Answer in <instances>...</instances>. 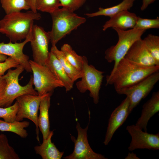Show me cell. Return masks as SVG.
<instances>
[{"label":"cell","mask_w":159,"mask_h":159,"mask_svg":"<svg viewBox=\"0 0 159 159\" xmlns=\"http://www.w3.org/2000/svg\"><path fill=\"white\" fill-rule=\"evenodd\" d=\"M159 70V65L144 66L124 58L106 77V85H113L117 93L138 83Z\"/></svg>","instance_id":"obj_1"},{"label":"cell","mask_w":159,"mask_h":159,"mask_svg":"<svg viewBox=\"0 0 159 159\" xmlns=\"http://www.w3.org/2000/svg\"><path fill=\"white\" fill-rule=\"evenodd\" d=\"M41 15L31 10L6 14L0 20V33L5 35L13 43L26 39L34 25V20H39Z\"/></svg>","instance_id":"obj_2"},{"label":"cell","mask_w":159,"mask_h":159,"mask_svg":"<svg viewBox=\"0 0 159 159\" xmlns=\"http://www.w3.org/2000/svg\"><path fill=\"white\" fill-rule=\"evenodd\" d=\"M52 21V27L49 33L52 46L57 43L73 30L85 23L86 19L78 16L66 9H58L50 14Z\"/></svg>","instance_id":"obj_3"},{"label":"cell","mask_w":159,"mask_h":159,"mask_svg":"<svg viewBox=\"0 0 159 159\" xmlns=\"http://www.w3.org/2000/svg\"><path fill=\"white\" fill-rule=\"evenodd\" d=\"M24 70V67L19 65L14 70L9 69L6 74L3 76L6 84L0 97V107H6L11 106L15 99L22 95H38L33 87V77L32 75L25 85L22 86L19 83V76Z\"/></svg>","instance_id":"obj_4"},{"label":"cell","mask_w":159,"mask_h":159,"mask_svg":"<svg viewBox=\"0 0 159 159\" xmlns=\"http://www.w3.org/2000/svg\"><path fill=\"white\" fill-rule=\"evenodd\" d=\"M112 29L117 33L118 41L116 45L111 46L106 50L105 57L109 63L114 62L113 70L119 62L124 57L133 44L141 39L146 30L136 28L126 30L115 28Z\"/></svg>","instance_id":"obj_5"},{"label":"cell","mask_w":159,"mask_h":159,"mask_svg":"<svg viewBox=\"0 0 159 159\" xmlns=\"http://www.w3.org/2000/svg\"><path fill=\"white\" fill-rule=\"evenodd\" d=\"M82 72L81 80L76 83L77 88L82 93L89 90L94 103L97 104L99 101V91L104 77L103 74L104 72L97 69L92 65H89L85 56H83Z\"/></svg>","instance_id":"obj_6"},{"label":"cell","mask_w":159,"mask_h":159,"mask_svg":"<svg viewBox=\"0 0 159 159\" xmlns=\"http://www.w3.org/2000/svg\"><path fill=\"white\" fill-rule=\"evenodd\" d=\"M29 63L33 74L34 89L38 95L52 92L57 87H64L62 82L46 66L40 65L32 60H29Z\"/></svg>","instance_id":"obj_7"},{"label":"cell","mask_w":159,"mask_h":159,"mask_svg":"<svg viewBox=\"0 0 159 159\" xmlns=\"http://www.w3.org/2000/svg\"><path fill=\"white\" fill-rule=\"evenodd\" d=\"M159 80V72H155L138 83L117 92L125 95L130 100L129 111L130 114L141 100L146 97Z\"/></svg>","instance_id":"obj_8"},{"label":"cell","mask_w":159,"mask_h":159,"mask_svg":"<svg viewBox=\"0 0 159 159\" xmlns=\"http://www.w3.org/2000/svg\"><path fill=\"white\" fill-rule=\"evenodd\" d=\"M47 94L41 96L26 94L16 99L19 104L16 120L21 121L26 118L32 121L36 126V138L38 142L40 141L38 124V111L41 100Z\"/></svg>","instance_id":"obj_9"},{"label":"cell","mask_w":159,"mask_h":159,"mask_svg":"<svg viewBox=\"0 0 159 159\" xmlns=\"http://www.w3.org/2000/svg\"><path fill=\"white\" fill-rule=\"evenodd\" d=\"M50 41L49 32L45 31L42 27L34 24L30 42L34 61L40 65H46L49 56L48 47Z\"/></svg>","instance_id":"obj_10"},{"label":"cell","mask_w":159,"mask_h":159,"mask_svg":"<svg viewBox=\"0 0 159 159\" xmlns=\"http://www.w3.org/2000/svg\"><path fill=\"white\" fill-rule=\"evenodd\" d=\"M89 124L84 129L77 122L76 128L77 137L76 139L71 135V138L74 143V148L72 153L64 158L65 159H107L102 154L94 152L90 147L87 140V130Z\"/></svg>","instance_id":"obj_11"},{"label":"cell","mask_w":159,"mask_h":159,"mask_svg":"<svg viewBox=\"0 0 159 159\" xmlns=\"http://www.w3.org/2000/svg\"><path fill=\"white\" fill-rule=\"evenodd\" d=\"M126 130L130 135L131 140L128 147L129 151L137 149L153 150L159 149V132L156 134L143 131L135 125L127 126Z\"/></svg>","instance_id":"obj_12"},{"label":"cell","mask_w":159,"mask_h":159,"mask_svg":"<svg viewBox=\"0 0 159 159\" xmlns=\"http://www.w3.org/2000/svg\"><path fill=\"white\" fill-rule=\"evenodd\" d=\"M130 100L126 97L112 113L109 119L108 126L103 143L108 145L117 130L125 122L130 114Z\"/></svg>","instance_id":"obj_13"},{"label":"cell","mask_w":159,"mask_h":159,"mask_svg":"<svg viewBox=\"0 0 159 159\" xmlns=\"http://www.w3.org/2000/svg\"><path fill=\"white\" fill-rule=\"evenodd\" d=\"M32 30V29L28 36L22 42L12 43L10 41L7 43L4 42L0 43V53L9 56L16 60L28 72H32L29 57L24 54L23 49L25 44L30 42Z\"/></svg>","instance_id":"obj_14"},{"label":"cell","mask_w":159,"mask_h":159,"mask_svg":"<svg viewBox=\"0 0 159 159\" xmlns=\"http://www.w3.org/2000/svg\"><path fill=\"white\" fill-rule=\"evenodd\" d=\"M124 58L145 66L158 65L150 53L141 38L133 44Z\"/></svg>","instance_id":"obj_15"},{"label":"cell","mask_w":159,"mask_h":159,"mask_svg":"<svg viewBox=\"0 0 159 159\" xmlns=\"http://www.w3.org/2000/svg\"><path fill=\"white\" fill-rule=\"evenodd\" d=\"M110 17L103 26V31L111 27L123 30L133 28L138 16L135 13L127 10L120 12Z\"/></svg>","instance_id":"obj_16"},{"label":"cell","mask_w":159,"mask_h":159,"mask_svg":"<svg viewBox=\"0 0 159 159\" xmlns=\"http://www.w3.org/2000/svg\"><path fill=\"white\" fill-rule=\"evenodd\" d=\"M159 111V91L153 92L151 97L142 106L140 116L135 125L145 132L150 119Z\"/></svg>","instance_id":"obj_17"},{"label":"cell","mask_w":159,"mask_h":159,"mask_svg":"<svg viewBox=\"0 0 159 159\" xmlns=\"http://www.w3.org/2000/svg\"><path fill=\"white\" fill-rule=\"evenodd\" d=\"M52 94V92L47 93L41 100L39 105L40 113L38 118V124L39 130L42 135L43 140L48 138L51 132L49 110Z\"/></svg>","instance_id":"obj_18"},{"label":"cell","mask_w":159,"mask_h":159,"mask_svg":"<svg viewBox=\"0 0 159 159\" xmlns=\"http://www.w3.org/2000/svg\"><path fill=\"white\" fill-rule=\"evenodd\" d=\"M46 66L62 82L66 92L73 88L74 82L68 75L58 59L51 51L49 52V59Z\"/></svg>","instance_id":"obj_19"},{"label":"cell","mask_w":159,"mask_h":159,"mask_svg":"<svg viewBox=\"0 0 159 159\" xmlns=\"http://www.w3.org/2000/svg\"><path fill=\"white\" fill-rule=\"evenodd\" d=\"M53 133V131H51L48 138L43 140L41 145L34 147L36 153L39 155L43 159H61L63 155L64 152H60L52 142Z\"/></svg>","instance_id":"obj_20"},{"label":"cell","mask_w":159,"mask_h":159,"mask_svg":"<svg viewBox=\"0 0 159 159\" xmlns=\"http://www.w3.org/2000/svg\"><path fill=\"white\" fill-rule=\"evenodd\" d=\"M50 51L57 57L68 75L74 82L82 77V72L78 70L72 65L67 60L62 52L59 50L56 45L52 46Z\"/></svg>","instance_id":"obj_21"},{"label":"cell","mask_w":159,"mask_h":159,"mask_svg":"<svg viewBox=\"0 0 159 159\" xmlns=\"http://www.w3.org/2000/svg\"><path fill=\"white\" fill-rule=\"evenodd\" d=\"M133 2L131 0H123L117 5L107 8L100 7L98 11L96 12L86 13L85 14L88 17L100 16L110 17L122 11L130 9L132 6Z\"/></svg>","instance_id":"obj_22"},{"label":"cell","mask_w":159,"mask_h":159,"mask_svg":"<svg viewBox=\"0 0 159 159\" xmlns=\"http://www.w3.org/2000/svg\"><path fill=\"white\" fill-rule=\"evenodd\" d=\"M29 124L27 121L15 120L7 122L0 119V131L14 132L22 138H25L28 136V133L24 128L28 127Z\"/></svg>","instance_id":"obj_23"},{"label":"cell","mask_w":159,"mask_h":159,"mask_svg":"<svg viewBox=\"0 0 159 159\" xmlns=\"http://www.w3.org/2000/svg\"><path fill=\"white\" fill-rule=\"evenodd\" d=\"M67 60L78 70L82 71L83 56L77 54L68 44H64L61 48Z\"/></svg>","instance_id":"obj_24"},{"label":"cell","mask_w":159,"mask_h":159,"mask_svg":"<svg viewBox=\"0 0 159 159\" xmlns=\"http://www.w3.org/2000/svg\"><path fill=\"white\" fill-rule=\"evenodd\" d=\"M0 2L6 14L30 9L26 0H0Z\"/></svg>","instance_id":"obj_25"},{"label":"cell","mask_w":159,"mask_h":159,"mask_svg":"<svg viewBox=\"0 0 159 159\" xmlns=\"http://www.w3.org/2000/svg\"><path fill=\"white\" fill-rule=\"evenodd\" d=\"M18 155L9 143L6 136L0 134V159H19Z\"/></svg>","instance_id":"obj_26"},{"label":"cell","mask_w":159,"mask_h":159,"mask_svg":"<svg viewBox=\"0 0 159 159\" xmlns=\"http://www.w3.org/2000/svg\"><path fill=\"white\" fill-rule=\"evenodd\" d=\"M143 40L150 53L159 65V37L149 34Z\"/></svg>","instance_id":"obj_27"},{"label":"cell","mask_w":159,"mask_h":159,"mask_svg":"<svg viewBox=\"0 0 159 159\" xmlns=\"http://www.w3.org/2000/svg\"><path fill=\"white\" fill-rule=\"evenodd\" d=\"M61 6L59 0H36V10L50 14L59 8Z\"/></svg>","instance_id":"obj_28"},{"label":"cell","mask_w":159,"mask_h":159,"mask_svg":"<svg viewBox=\"0 0 159 159\" xmlns=\"http://www.w3.org/2000/svg\"><path fill=\"white\" fill-rule=\"evenodd\" d=\"M19 104L16 101L12 105L6 107H0V118L7 122H12L16 120Z\"/></svg>","instance_id":"obj_29"},{"label":"cell","mask_w":159,"mask_h":159,"mask_svg":"<svg viewBox=\"0 0 159 159\" xmlns=\"http://www.w3.org/2000/svg\"><path fill=\"white\" fill-rule=\"evenodd\" d=\"M134 28L145 30L151 28H159V18L155 19L143 18L138 16Z\"/></svg>","instance_id":"obj_30"},{"label":"cell","mask_w":159,"mask_h":159,"mask_svg":"<svg viewBox=\"0 0 159 159\" xmlns=\"http://www.w3.org/2000/svg\"><path fill=\"white\" fill-rule=\"evenodd\" d=\"M86 0H59V1L63 8L74 12L82 6Z\"/></svg>","instance_id":"obj_31"},{"label":"cell","mask_w":159,"mask_h":159,"mask_svg":"<svg viewBox=\"0 0 159 159\" xmlns=\"http://www.w3.org/2000/svg\"><path fill=\"white\" fill-rule=\"evenodd\" d=\"M19 65L16 60L10 57H8L4 62H0V76L4 75L6 71L12 68H16Z\"/></svg>","instance_id":"obj_32"},{"label":"cell","mask_w":159,"mask_h":159,"mask_svg":"<svg viewBox=\"0 0 159 159\" xmlns=\"http://www.w3.org/2000/svg\"><path fill=\"white\" fill-rule=\"evenodd\" d=\"M29 9L35 13L37 12L35 7L36 0H26Z\"/></svg>","instance_id":"obj_33"},{"label":"cell","mask_w":159,"mask_h":159,"mask_svg":"<svg viewBox=\"0 0 159 159\" xmlns=\"http://www.w3.org/2000/svg\"><path fill=\"white\" fill-rule=\"evenodd\" d=\"M6 82L3 76H0V97L5 89Z\"/></svg>","instance_id":"obj_34"},{"label":"cell","mask_w":159,"mask_h":159,"mask_svg":"<svg viewBox=\"0 0 159 159\" xmlns=\"http://www.w3.org/2000/svg\"><path fill=\"white\" fill-rule=\"evenodd\" d=\"M155 0H143V3L140 9L141 11H143L147 8L151 4L154 2Z\"/></svg>","instance_id":"obj_35"},{"label":"cell","mask_w":159,"mask_h":159,"mask_svg":"<svg viewBox=\"0 0 159 159\" xmlns=\"http://www.w3.org/2000/svg\"><path fill=\"white\" fill-rule=\"evenodd\" d=\"M125 159H139L136 153L132 152L131 153L129 152L127 156L125 158Z\"/></svg>","instance_id":"obj_36"},{"label":"cell","mask_w":159,"mask_h":159,"mask_svg":"<svg viewBox=\"0 0 159 159\" xmlns=\"http://www.w3.org/2000/svg\"><path fill=\"white\" fill-rule=\"evenodd\" d=\"M7 58L6 55L0 53V62H4Z\"/></svg>","instance_id":"obj_37"},{"label":"cell","mask_w":159,"mask_h":159,"mask_svg":"<svg viewBox=\"0 0 159 159\" xmlns=\"http://www.w3.org/2000/svg\"><path fill=\"white\" fill-rule=\"evenodd\" d=\"M131 0L132 1H135V0Z\"/></svg>","instance_id":"obj_38"},{"label":"cell","mask_w":159,"mask_h":159,"mask_svg":"<svg viewBox=\"0 0 159 159\" xmlns=\"http://www.w3.org/2000/svg\"></svg>","instance_id":"obj_39"}]
</instances>
